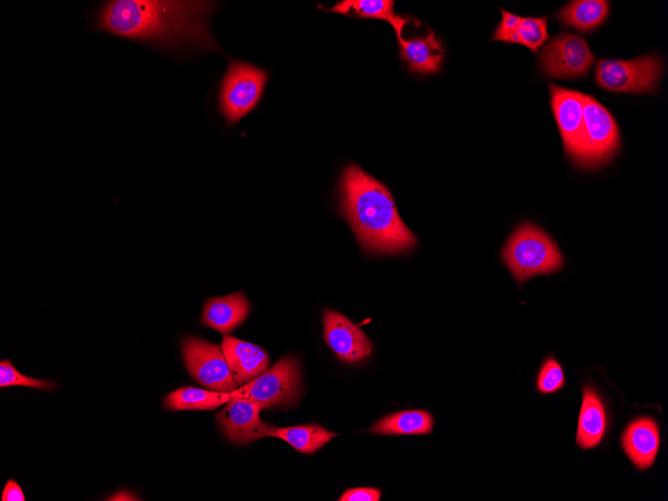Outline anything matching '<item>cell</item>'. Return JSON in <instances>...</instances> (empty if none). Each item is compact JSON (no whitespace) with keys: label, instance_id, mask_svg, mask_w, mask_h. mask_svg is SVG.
I'll use <instances>...</instances> for the list:
<instances>
[{"label":"cell","instance_id":"cell-21","mask_svg":"<svg viewBox=\"0 0 668 501\" xmlns=\"http://www.w3.org/2000/svg\"><path fill=\"white\" fill-rule=\"evenodd\" d=\"M231 400L230 393L182 387L169 393L164 406L169 410H214Z\"/></svg>","mask_w":668,"mask_h":501},{"label":"cell","instance_id":"cell-5","mask_svg":"<svg viewBox=\"0 0 668 501\" xmlns=\"http://www.w3.org/2000/svg\"><path fill=\"white\" fill-rule=\"evenodd\" d=\"M267 78L263 69L249 63H229L219 91V108L227 123H236L254 109L263 94Z\"/></svg>","mask_w":668,"mask_h":501},{"label":"cell","instance_id":"cell-3","mask_svg":"<svg viewBox=\"0 0 668 501\" xmlns=\"http://www.w3.org/2000/svg\"><path fill=\"white\" fill-rule=\"evenodd\" d=\"M501 257L519 285L538 275L559 272L564 267L557 244L531 222L516 227L507 239Z\"/></svg>","mask_w":668,"mask_h":501},{"label":"cell","instance_id":"cell-7","mask_svg":"<svg viewBox=\"0 0 668 501\" xmlns=\"http://www.w3.org/2000/svg\"><path fill=\"white\" fill-rule=\"evenodd\" d=\"M182 353L189 373L202 386L227 393L238 388L223 350L217 344L187 336L182 342Z\"/></svg>","mask_w":668,"mask_h":501},{"label":"cell","instance_id":"cell-27","mask_svg":"<svg viewBox=\"0 0 668 501\" xmlns=\"http://www.w3.org/2000/svg\"><path fill=\"white\" fill-rule=\"evenodd\" d=\"M381 490L377 488L359 487L347 489L337 500L339 501H378Z\"/></svg>","mask_w":668,"mask_h":501},{"label":"cell","instance_id":"cell-20","mask_svg":"<svg viewBox=\"0 0 668 501\" xmlns=\"http://www.w3.org/2000/svg\"><path fill=\"white\" fill-rule=\"evenodd\" d=\"M608 13V1L575 0L560 9L557 18L566 27L590 32L605 21Z\"/></svg>","mask_w":668,"mask_h":501},{"label":"cell","instance_id":"cell-1","mask_svg":"<svg viewBox=\"0 0 668 501\" xmlns=\"http://www.w3.org/2000/svg\"><path fill=\"white\" fill-rule=\"evenodd\" d=\"M215 7L210 1L113 0L98 10L95 27L163 47L220 51L208 26Z\"/></svg>","mask_w":668,"mask_h":501},{"label":"cell","instance_id":"cell-4","mask_svg":"<svg viewBox=\"0 0 668 501\" xmlns=\"http://www.w3.org/2000/svg\"><path fill=\"white\" fill-rule=\"evenodd\" d=\"M301 394L298 360L287 356L251 381L230 392V397L260 404L263 408L294 404Z\"/></svg>","mask_w":668,"mask_h":501},{"label":"cell","instance_id":"cell-12","mask_svg":"<svg viewBox=\"0 0 668 501\" xmlns=\"http://www.w3.org/2000/svg\"><path fill=\"white\" fill-rule=\"evenodd\" d=\"M323 326L325 342L343 362H361L370 356L373 350L371 341L343 314L325 310Z\"/></svg>","mask_w":668,"mask_h":501},{"label":"cell","instance_id":"cell-28","mask_svg":"<svg viewBox=\"0 0 668 501\" xmlns=\"http://www.w3.org/2000/svg\"><path fill=\"white\" fill-rule=\"evenodd\" d=\"M2 500L3 501H24L25 496L23 494V491L21 487L12 479L8 480L6 483L3 493H2Z\"/></svg>","mask_w":668,"mask_h":501},{"label":"cell","instance_id":"cell-10","mask_svg":"<svg viewBox=\"0 0 668 501\" xmlns=\"http://www.w3.org/2000/svg\"><path fill=\"white\" fill-rule=\"evenodd\" d=\"M583 101L585 168H595L607 163L615 155L620 134L614 118L603 105L587 94H583Z\"/></svg>","mask_w":668,"mask_h":501},{"label":"cell","instance_id":"cell-18","mask_svg":"<svg viewBox=\"0 0 668 501\" xmlns=\"http://www.w3.org/2000/svg\"><path fill=\"white\" fill-rule=\"evenodd\" d=\"M323 9L351 17L387 21L393 27L397 39L402 37L403 29L410 21V18L395 13L392 0H343L331 8Z\"/></svg>","mask_w":668,"mask_h":501},{"label":"cell","instance_id":"cell-14","mask_svg":"<svg viewBox=\"0 0 668 501\" xmlns=\"http://www.w3.org/2000/svg\"><path fill=\"white\" fill-rule=\"evenodd\" d=\"M607 428V410L602 397L593 385H584L575 438L577 446L584 450L596 448Z\"/></svg>","mask_w":668,"mask_h":501},{"label":"cell","instance_id":"cell-11","mask_svg":"<svg viewBox=\"0 0 668 501\" xmlns=\"http://www.w3.org/2000/svg\"><path fill=\"white\" fill-rule=\"evenodd\" d=\"M263 407L255 402L232 398L217 414V422L224 436L239 445L251 443L265 436H270L274 426L265 423L260 417Z\"/></svg>","mask_w":668,"mask_h":501},{"label":"cell","instance_id":"cell-8","mask_svg":"<svg viewBox=\"0 0 668 501\" xmlns=\"http://www.w3.org/2000/svg\"><path fill=\"white\" fill-rule=\"evenodd\" d=\"M550 102L565 152L578 166L585 167L586 147L583 93L549 84Z\"/></svg>","mask_w":668,"mask_h":501},{"label":"cell","instance_id":"cell-23","mask_svg":"<svg viewBox=\"0 0 668 501\" xmlns=\"http://www.w3.org/2000/svg\"><path fill=\"white\" fill-rule=\"evenodd\" d=\"M536 389L540 394H554L564 388L565 374L560 362L549 355L542 362L536 375Z\"/></svg>","mask_w":668,"mask_h":501},{"label":"cell","instance_id":"cell-2","mask_svg":"<svg viewBox=\"0 0 668 501\" xmlns=\"http://www.w3.org/2000/svg\"><path fill=\"white\" fill-rule=\"evenodd\" d=\"M339 189L341 213L366 252L397 254L416 245V237L401 220L390 191L376 178L349 164Z\"/></svg>","mask_w":668,"mask_h":501},{"label":"cell","instance_id":"cell-17","mask_svg":"<svg viewBox=\"0 0 668 501\" xmlns=\"http://www.w3.org/2000/svg\"><path fill=\"white\" fill-rule=\"evenodd\" d=\"M250 306L241 292L210 298L204 306L201 323L223 334L232 332L248 316Z\"/></svg>","mask_w":668,"mask_h":501},{"label":"cell","instance_id":"cell-6","mask_svg":"<svg viewBox=\"0 0 668 501\" xmlns=\"http://www.w3.org/2000/svg\"><path fill=\"white\" fill-rule=\"evenodd\" d=\"M662 73V63L656 55L632 60L603 58L596 65L595 80L608 91L640 94L655 91Z\"/></svg>","mask_w":668,"mask_h":501},{"label":"cell","instance_id":"cell-9","mask_svg":"<svg viewBox=\"0 0 668 501\" xmlns=\"http://www.w3.org/2000/svg\"><path fill=\"white\" fill-rule=\"evenodd\" d=\"M594 61L585 39L570 32L553 37L539 56L542 71L557 79L585 77Z\"/></svg>","mask_w":668,"mask_h":501},{"label":"cell","instance_id":"cell-13","mask_svg":"<svg viewBox=\"0 0 668 501\" xmlns=\"http://www.w3.org/2000/svg\"><path fill=\"white\" fill-rule=\"evenodd\" d=\"M661 443L657 421L648 416L632 420L623 430L620 445L632 464L641 471L655 463Z\"/></svg>","mask_w":668,"mask_h":501},{"label":"cell","instance_id":"cell-19","mask_svg":"<svg viewBox=\"0 0 668 501\" xmlns=\"http://www.w3.org/2000/svg\"><path fill=\"white\" fill-rule=\"evenodd\" d=\"M434 419L426 410H405L382 417L369 431L380 435H427Z\"/></svg>","mask_w":668,"mask_h":501},{"label":"cell","instance_id":"cell-16","mask_svg":"<svg viewBox=\"0 0 668 501\" xmlns=\"http://www.w3.org/2000/svg\"><path fill=\"white\" fill-rule=\"evenodd\" d=\"M400 57L409 71L419 74H431L440 70L444 48L435 33L428 29L423 37L397 39Z\"/></svg>","mask_w":668,"mask_h":501},{"label":"cell","instance_id":"cell-26","mask_svg":"<svg viewBox=\"0 0 668 501\" xmlns=\"http://www.w3.org/2000/svg\"><path fill=\"white\" fill-rule=\"evenodd\" d=\"M501 14L502 20L498 24L492 40L519 44L517 30L522 17L504 9H501Z\"/></svg>","mask_w":668,"mask_h":501},{"label":"cell","instance_id":"cell-15","mask_svg":"<svg viewBox=\"0 0 668 501\" xmlns=\"http://www.w3.org/2000/svg\"><path fill=\"white\" fill-rule=\"evenodd\" d=\"M221 348L238 385H244L269 368L267 352L255 344L224 336Z\"/></svg>","mask_w":668,"mask_h":501},{"label":"cell","instance_id":"cell-24","mask_svg":"<svg viewBox=\"0 0 668 501\" xmlns=\"http://www.w3.org/2000/svg\"><path fill=\"white\" fill-rule=\"evenodd\" d=\"M547 19V16L521 18L517 30L519 44L526 46L533 53H537L549 38Z\"/></svg>","mask_w":668,"mask_h":501},{"label":"cell","instance_id":"cell-22","mask_svg":"<svg viewBox=\"0 0 668 501\" xmlns=\"http://www.w3.org/2000/svg\"><path fill=\"white\" fill-rule=\"evenodd\" d=\"M270 436L286 441L300 453L312 454L337 434L329 432L316 423H308L290 427H275Z\"/></svg>","mask_w":668,"mask_h":501},{"label":"cell","instance_id":"cell-29","mask_svg":"<svg viewBox=\"0 0 668 501\" xmlns=\"http://www.w3.org/2000/svg\"><path fill=\"white\" fill-rule=\"evenodd\" d=\"M122 493H123L122 496L115 494L114 496H112L110 498V500H133V496L131 494L129 495L126 492H122Z\"/></svg>","mask_w":668,"mask_h":501},{"label":"cell","instance_id":"cell-25","mask_svg":"<svg viewBox=\"0 0 668 501\" xmlns=\"http://www.w3.org/2000/svg\"><path fill=\"white\" fill-rule=\"evenodd\" d=\"M12 385H21L43 390H52L55 388L53 382L24 376L19 373L8 360H2L0 362V387H8Z\"/></svg>","mask_w":668,"mask_h":501}]
</instances>
